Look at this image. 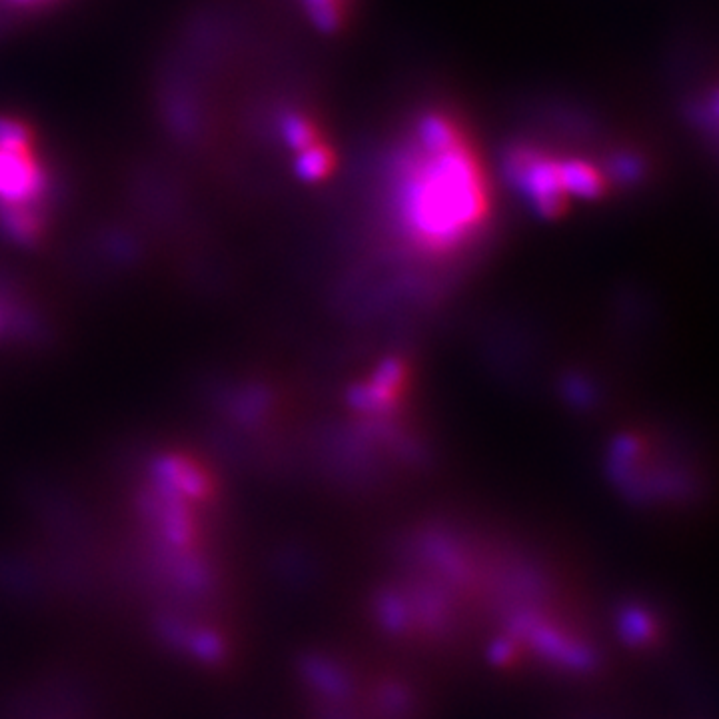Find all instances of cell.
<instances>
[{
  "instance_id": "obj_1",
  "label": "cell",
  "mask_w": 719,
  "mask_h": 719,
  "mask_svg": "<svg viewBox=\"0 0 719 719\" xmlns=\"http://www.w3.org/2000/svg\"><path fill=\"white\" fill-rule=\"evenodd\" d=\"M394 204L410 242L442 254L478 232L488 212V188L460 138L440 148L418 144L398 166Z\"/></svg>"
},
{
  "instance_id": "obj_2",
  "label": "cell",
  "mask_w": 719,
  "mask_h": 719,
  "mask_svg": "<svg viewBox=\"0 0 719 719\" xmlns=\"http://www.w3.org/2000/svg\"><path fill=\"white\" fill-rule=\"evenodd\" d=\"M510 174L516 184L530 196V200L544 212H554L562 206L566 192L560 176V162L536 152H516L510 160Z\"/></svg>"
},
{
  "instance_id": "obj_3",
  "label": "cell",
  "mask_w": 719,
  "mask_h": 719,
  "mask_svg": "<svg viewBox=\"0 0 719 719\" xmlns=\"http://www.w3.org/2000/svg\"><path fill=\"white\" fill-rule=\"evenodd\" d=\"M46 174L28 150L0 148V202L36 204L46 192Z\"/></svg>"
},
{
  "instance_id": "obj_4",
  "label": "cell",
  "mask_w": 719,
  "mask_h": 719,
  "mask_svg": "<svg viewBox=\"0 0 719 719\" xmlns=\"http://www.w3.org/2000/svg\"><path fill=\"white\" fill-rule=\"evenodd\" d=\"M158 478L170 498L180 494L188 498H204L208 494V480L202 470L176 456L160 460Z\"/></svg>"
},
{
  "instance_id": "obj_5",
  "label": "cell",
  "mask_w": 719,
  "mask_h": 719,
  "mask_svg": "<svg viewBox=\"0 0 719 719\" xmlns=\"http://www.w3.org/2000/svg\"><path fill=\"white\" fill-rule=\"evenodd\" d=\"M0 228L6 236L18 242H32L42 228L36 204L0 202Z\"/></svg>"
},
{
  "instance_id": "obj_6",
  "label": "cell",
  "mask_w": 719,
  "mask_h": 719,
  "mask_svg": "<svg viewBox=\"0 0 719 719\" xmlns=\"http://www.w3.org/2000/svg\"><path fill=\"white\" fill-rule=\"evenodd\" d=\"M560 176H562V186H564L566 196L592 198L598 192H602L600 172L582 160L560 162Z\"/></svg>"
},
{
  "instance_id": "obj_7",
  "label": "cell",
  "mask_w": 719,
  "mask_h": 719,
  "mask_svg": "<svg viewBox=\"0 0 719 719\" xmlns=\"http://www.w3.org/2000/svg\"><path fill=\"white\" fill-rule=\"evenodd\" d=\"M182 644L186 650L202 664H218L224 658V642L212 630H194L190 632Z\"/></svg>"
},
{
  "instance_id": "obj_8",
  "label": "cell",
  "mask_w": 719,
  "mask_h": 719,
  "mask_svg": "<svg viewBox=\"0 0 719 719\" xmlns=\"http://www.w3.org/2000/svg\"><path fill=\"white\" fill-rule=\"evenodd\" d=\"M330 166H332L330 152L324 146H320L318 142L300 150L298 160H296V172L304 180H320L322 176L328 174Z\"/></svg>"
},
{
  "instance_id": "obj_9",
  "label": "cell",
  "mask_w": 719,
  "mask_h": 719,
  "mask_svg": "<svg viewBox=\"0 0 719 719\" xmlns=\"http://www.w3.org/2000/svg\"><path fill=\"white\" fill-rule=\"evenodd\" d=\"M280 132H282L284 140L298 152L316 144L314 126L300 114H286L280 120Z\"/></svg>"
},
{
  "instance_id": "obj_10",
  "label": "cell",
  "mask_w": 719,
  "mask_h": 719,
  "mask_svg": "<svg viewBox=\"0 0 719 719\" xmlns=\"http://www.w3.org/2000/svg\"><path fill=\"white\" fill-rule=\"evenodd\" d=\"M32 140L30 130L12 118H0V148L2 150H28Z\"/></svg>"
},
{
  "instance_id": "obj_11",
  "label": "cell",
  "mask_w": 719,
  "mask_h": 719,
  "mask_svg": "<svg viewBox=\"0 0 719 719\" xmlns=\"http://www.w3.org/2000/svg\"><path fill=\"white\" fill-rule=\"evenodd\" d=\"M304 2L308 8V14L320 28L332 30L338 24L340 0H304Z\"/></svg>"
},
{
  "instance_id": "obj_12",
  "label": "cell",
  "mask_w": 719,
  "mask_h": 719,
  "mask_svg": "<svg viewBox=\"0 0 719 719\" xmlns=\"http://www.w3.org/2000/svg\"><path fill=\"white\" fill-rule=\"evenodd\" d=\"M616 168H618L620 176H634L638 172V164L632 158H620L616 162Z\"/></svg>"
}]
</instances>
